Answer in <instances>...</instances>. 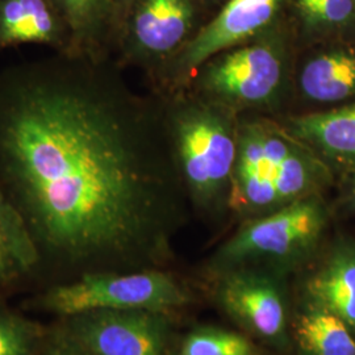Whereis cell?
Segmentation results:
<instances>
[{
    "label": "cell",
    "instance_id": "1",
    "mask_svg": "<svg viewBox=\"0 0 355 355\" xmlns=\"http://www.w3.org/2000/svg\"><path fill=\"white\" fill-rule=\"evenodd\" d=\"M173 166L162 111L110 61L53 53L0 70V189L41 259L96 266L158 253Z\"/></svg>",
    "mask_w": 355,
    "mask_h": 355
},
{
    "label": "cell",
    "instance_id": "2",
    "mask_svg": "<svg viewBox=\"0 0 355 355\" xmlns=\"http://www.w3.org/2000/svg\"><path fill=\"white\" fill-rule=\"evenodd\" d=\"M171 153L183 177L204 203L220 198L232 183L239 145L225 120L208 110L164 114Z\"/></svg>",
    "mask_w": 355,
    "mask_h": 355
},
{
    "label": "cell",
    "instance_id": "3",
    "mask_svg": "<svg viewBox=\"0 0 355 355\" xmlns=\"http://www.w3.org/2000/svg\"><path fill=\"white\" fill-rule=\"evenodd\" d=\"M189 296L171 275L161 271L132 274L91 272L54 287L44 305L62 316H78L94 311L144 309L165 312L187 304Z\"/></svg>",
    "mask_w": 355,
    "mask_h": 355
},
{
    "label": "cell",
    "instance_id": "4",
    "mask_svg": "<svg viewBox=\"0 0 355 355\" xmlns=\"http://www.w3.org/2000/svg\"><path fill=\"white\" fill-rule=\"evenodd\" d=\"M324 225L325 215L318 200H295L243 227L223 246L217 263L237 267L254 261H291L318 242Z\"/></svg>",
    "mask_w": 355,
    "mask_h": 355
},
{
    "label": "cell",
    "instance_id": "5",
    "mask_svg": "<svg viewBox=\"0 0 355 355\" xmlns=\"http://www.w3.org/2000/svg\"><path fill=\"white\" fill-rule=\"evenodd\" d=\"M70 333L91 355H165L167 321L154 311H94L73 316Z\"/></svg>",
    "mask_w": 355,
    "mask_h": 355
},
{
    "label": "cell",
    "instance_id": "6",
    "mask_svg": "<svg viewBox=\"0 0 355 355\" xmlns=\"http://www.w3.org/2000/svg\"><path fill=\"white\" fill-rule=\"evenodd\" d=\"M189 0H135L120 28L125 58L144 64L164 61L189 33Z\"/></svg>",
    "mask_w": 355,
    "mask_h": 355
},
{
    "label": "cell",
    "instance_id": "7",
    "mask_svg": "<svg viewBox=\"0 0 355 355\" xmlns=\"http://www.w3.org/2000/svg\"><path fill=\"white\" fill-rule=\"evenodd\" d=\"M217 292L223 308L242 327L270 343L284 340L286 300L277 280L249 270L230 271Z\"/></svg>",
    "mask_w": 355,
    "mask_h": 355
},
{
    "label": "cell",
    "instance_id": "8",
    "mask_svg": "<svg viewBox=\"0 0 355 355\" xmlns=\"http://www.w3.org/2000/svg\"><path fill=\"white\" fill-rule=\"evenodd\" d=\"M282 73L277 51L266 45H252L217 60L205 74V85L214 94L232 102L259 104L275 95Z\"/></svg>",
    "mask_w": 355,
    "mask_h": 355
},
{
    "label": "cell",
    "instance_id": "9",
    "mask_svg": "<svg viewBox=\"0 0 355 355\" xmlns=\"http://www.w3.org/2000/svg\"><path fill=\"white\" fill-rule=\"evenodd\" d=\"M280 0H230L215 20L183 51L177 69L189 71L217 53L237 45L263 29L278 10Z\"/></svg>",
    "mask_w": 355,
    "mask_h": 355
},
{
    "label": "cell",
    "instance_id": "10",
    "mask_svg": "<svg viewBox=\"0 0 355 355\" xmlns=\"http://www.w3.org/2000/svg\"><path fill=\"white\" fill-rule=\"evenodd\" d=\"M23 45L70 54V36L51 0H0V51Z\"/></svg>",
    "mask_w": 355,
    "mask_h": 355
},
{
    "label": "cell",
    "instance_id": "11",
    "mask_svg": "<svg viewBox=\"0 0 355 355\" xmlns=\"http://www.w3.org/2000/svg\"><path fill=\"white\" fill-rule=\"evenodd\" d=\"M70 36V55L95 62L108 60L120 23L114 0H51Z\"/></svg>",
    "mask_w": 355,
    "mask_h": 355
},
{
    "label": "cell",
    "instance_id": "12",
    "mask_svg": "<svg viewBox=\"0 0 355 355\" xmlns=\"http://www.w3.org/2000/svg\"><path fill=\"white\" fill-rule=\"evenodd\" d=\"M312 305L327 309L355 329V249L345 246L309 279Z\"/></svg>",
    "mask_w": 355,
    "mask_h": 355
},
{
    "label": "cell",
    "instance_id": "13",
    "mask_svg": "<svg viewBox=\"0 0 355 355\" xmlns=\"http://www.w3.org/2000/svg\"><path fill=\"white\" fill-rule=\"evenodd\" d=\"M41 261L23 216L0 189V286L26 277Z\"/></svg>",
    "mask_w": 355,
    "mask_h": 355
},
{
    "label": "cell",
    "instance_id": "14",
    "mask_svg": "<svg viewBox=\"0 0 355 355\" xmlns=\"http://www.w3.org/2000/svg\"><path fill=\"white\" fill-rule=\"evenodd\" d=\"M300 86L305 96L318 103L341 102L355 94V53L331 51L305 64Z\"/></svg>",
    "mask_w": 355,
    "mask_h": 355
},
{
    "label": "cell",
    "instance_id": "15",
    "mask_svg": "<svg viewBox=\"0 0 355 355\" xmlns=\"http://www.w3.org/2000/svg\"><path fill=\"white\" fill-rule=\"evenodd\" d=\"M295 334L305 355H355V338L350 327L316 305H311L299 316Z\"/></svg>",
    "mask_w": 355,
    "mask_h": 355
},
{
    "label": "cell",
    "instance_id": "16",
    "mask_svg": "<svg viewBox=\"0 0 355 355\" xmlns=\"http://www.w3.org/2000/svg\"><path fill=\"white\" fill-rule=\"evenodd\" d=\"M295 133L337 155H355V104L296 119Z\"/></svg>",
    "mask_w": 355,
    "mask_h": 355
},
{
    "label": "cell",
    "instance_id": "17",
    "mask_svg": "<svg viewBox=\"0 0 355 355\" xmlns=\"http://www.w3.org/2000/svg\"><path fill=\"white\" fill-rule=\"evenodd\" d=\"M318 167L315 159L299 149H293L277 167L275 187L280 204L303 199L318 183Z\"/></svg>",
    "mask_w": 355,
    "mask_h": 355
},
{
    "label": "cell",
    "instance_id": "18",
    "mask_svg": "<svg viewBox=\"0 0 355 355\" xmlns=\"http://www.w3.org/2000/svg\"><path fill=\"white\" fill-rule=\"evenodd\" d=\"M179 355H254L250 343L233 331L202 328L183 341Z\"/></svg>",
    "mask_w": 355,
    "mask_h": 355
},
{
    "label": "cell",
    "instance_id": "19",
    "mask_svg": "<svg viewBox=\"0 0 355 355\" xmlns=\"http://www.w3.org/2000/svg\"><path fill=\"white\" fill-rule=\"evenodd\" d=\"M37 338L31 322L0 313V355H33Z\"/></svg>",
    "mask_w": 355,
    "mask_h": 355
},
{
    "label": "cell",
    "instance_id": "20",
    "mask_svg": "<svg viewBox=\"0 0 355 355\" xmlns=\"http://www.w3.org/2000/svg\"><path fill=\"white\" fill-rule=\"evenodd\" d=\"M305 20L315 26H337L347 23L353 13V0H297Z\"/></svg>",
    "mask_w": 355,
    "mask_h": 355
},
{
    "label": "cell",
    "instance_id": "21",
    "mask_svg": "<svg viewBox=\"0 0 355 355\" xmlns=\"http://www.w3.org/2000/svg\"><path fill=\"white\" fill-rule=\"evenodd\" d=\"M46 355H91L86 350H83L82 347H79L76 343H73V346H58L55 349H53Z\"/></svg>",
    "mask_w": 355,
    "mask_h": 355
},
{
    "label": "cell",
    "instance_id": "22",
    "mask_svg": "<svg viewBox=\"0 0 355 355\" xmlns=\"http://www.w3.org/2000/svg\"><path fill=\"white\" fill-rule=\"evenodd\" d=\"M114 6H116V10H117V17L123 19L121 20V26H123V21L127 16L129 8L132 7V4L135 3V0H114ZM121 28V26H120Z\"/></svg>",
    "mask_w": 355,
    "mask_h": 355
},
{
    "label": "cell",
    "instance_id": "23",
    "mask_svg": "<svg viewBox=\"0 0 355 355\" xmlns=\"http://www.w3.org/2000/svg\"><path fill=\"white\" fill-rule=\"evenodd\" d=\"M353 192H354V199H355V171H354V178H353Z\"/></svg>",
    "mask_w": 355,
    "mask_h": 355
},
{
    "label": "cell",
    "instance_id": "24",
    "mask_svg": "<svg viewBox=\"0 0 355 355\" xmlns=\"http://www.w3.org/2000/svg\"><path fill=\"white\" fill-rule=\"evenodd\" d=\"M353 1H354V4H355V0H353Z\"/></svg>",
    "mask_w": 355,
    "mask_h": 355
}]
</instances>
